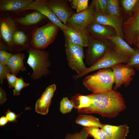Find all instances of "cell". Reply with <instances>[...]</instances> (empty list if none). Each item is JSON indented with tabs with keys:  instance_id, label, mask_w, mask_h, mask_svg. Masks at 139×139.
<instances>
[{
	"instance_id": "cell-1",
	"label": "cell",
	"mask_w": 139,
	"mask_h": 139,
	"mask_svg": "<svg viewBox=\"0 0 139 139\" xmlns=\"http://www.w3.org/2000/svg\"><path fill=\"white\" fill-rule=\"evenodd\" d=\"M92 100L88 107L77 109L80 113H94L103 117H116L126 108L125 102L120 93L110 89L89 95Z\"/></svg>"
},
{
	"instance_id": "cell-2",
	"label": "cell",
	"mask_w": 139,
	"mask_h": 139,
	"mask_svg": "<svg viewBox=\"0 0 139 139\" xmlns=\"http://www.w3.org/2000/svg\"><path fill=\"white\" fill-rule=\"evenodd\" d=\"M27 51L29 54L27 63L33 70L30 79L37 80L48 74L50 66L49 53L32 47L29 48Z\"/></svg>"
},
{
	"instance_id": "cell-3",
	"label": "cell",
	"mask_w": 139,
	"mask_h": 139,
	"mask_svg": "<svg viewBox=\"0 0 139 139\" xmlns=\"http://www.w3.org/2000/svg\"><path fill=\"white\" fill-rule=\"evenodd\" d=\"M129 58L121 54L112 45L108 48L103 56L96 62L81 73L74 76L76 79L89 73L98 70L110 68L119 63L127 64Z\"/></svg>"
},
{
	"instance_id": "cell-4",
	"label": "cell",
	"mask_w": 139,
	"mask_h": 139,
	"mask_svg": "<svg viewBox=\"0 0 139 139\" xmlns=\"http://www.w3.org/2000/svg\"><path fill=\"white\" fill-rule=\"evenodd\" d=\"M83 83L88 90L93 93L111 89L114 83L112 70L110 68L100 70L85 77Z\"/></svg>"
},
{
	"instance_id": "cell-5",
	"label": "cell",
	"mask_w": 139,
	"mask_h": 139,
	"mask_svg": "<svg viewBox=\"0 0 139 139\" xmlns=\"http://www.w3.org/2000/svg\"><path fill=\"white\" fill-rule=\"evenodd\" d=\"M59 28L51 22L33 30L30 44L34 48L43 50L55 40Z\"/></svg>"
},
{
	"instance_id": "cell-6",
	"label": "cell",
	"mask_w": 139,
	"mask_h": 139,
	"mask_svg": "<svg viewBox=\"0 0 139 139\" xmlns=\"http://www.w3.org/2000/svg\"><path fill=\"white\" fill-rule=\"evenodd\" d=\"M66 58L69 66L77 74L84 71L87 67L84 62V54L83 47L73 44L65 39Z\"/></svg>"
},
{
	"instance_id": "cell-7",
	"label": "cell",
	"mask_w": 139,
	"mask_h": 139,
	"mask_svg": "<svg viewBox=\"0 0 139 139\" xmlns=\"http://www.w3.org/2000/svg\"><path fill=\"white\" fill-rule=\"evenodd\" d=\"M111 44L108 39L98 40L89 35L86 51L87 63L90 66L94 64L103 56Z\"/></svg>"
},
{
	"instance_id": "cell-8",
	"label": "cell",
	"mask_w": 139,
	"mask_h": 139,
	"mask_svg": "<svg viewBox=\"0 0 139 139\" xmlns=\"http://www.w3.org/2000/svg\"><path fill=\"white\" fill-rule=\"evenodd\" d=\"M115 85L113 89L116 90L124 84L125 87L128 86L135 74L134 68L126 64L119 63L111 68Z\"/></svg>"
},
{
	"instance_id": "cell-9",
	"label": "cell",
	"mask_w": 139,
	"mask_h": 139,
	"mask_svg": "<svg viewBox=\"0 0 139 139\" xmlns=\"http://www.w3.org/2000/svg\"><path fill=\"white\" fill-rule=\"evenodd\" d=\"M122 29L124 39L129 45L137 44L139 37V8L133 16L123 22Z\"/></svg>"
},
{
	"instance_id": "cell-10",
	"label": "cell",
	"mask_w": 139,
	"mask_h": 139,
	"mask_svg": "<svg viewBox=\"0 0 139 139\" xmlns=\"http://www.w3.org/2000/svg\"><path fill=\"white\" fill-rule=\"evenodd\" d=\"M46 4L59 20L66 25L68 19L76 13L65 0H46Z\"/></svg>"
},
{
	"instance_id": "cell-11",
	"label": "cell",
	"mask_w": 139,
	"mask_h": 139,
	"mask_svg": "<svg viewBox=\"0 0 139 139\" xmlns=\"http://www.w3.org/2000/svg\"><path fill=\"white\" fill-rule=\"evenodd\" d=\"M63 32L65 39L71 43L83 47H87L89 34L85 29L66 25Z\"/></svg>"
},
{
	"instance_id": "cell-12",
	"label": "cell",
	"mask_w": 139,
	"mask_h": 139,
	"mask_svg": "<svg viewBox=\"0 0 139 139\" xmlns=\"http://www.w3.org/2000/svg\"><path fill=\"white\" fill-rule=\"evenodd\" d=\"M33 10L38 12L47 18L54 24L57 26L63 32L64 30L65 25L59 19L55 14L47 6L46 0H36L26 7L22 11Z\"/></svg>"
},
{
	"instance_id": "cell-13",
	"label": "cell",
	"mask_w": 139,
	"mask_h": 139,
	"mask_svg": "<svg viewBox=\"0 0 139 139\" xmlns=\"http://www.w3.org/2000/svg\"><path fill=\"white\" fill-rule=\"evenodd\" d=\"M95 11L94 6L91 3L86 10L72 16L66 25L85 29L88 25L94 22Z\"/></svg>"
},
{
	"instance_id": "cell-14",
	"label": "cell",
	"mask_w": 139,
	"mask_h": 139,
	"mask_svg": "<svg viewBox=\"0 0 139 139\" xmlns=\"http://www.w3.org/2000/svg\"><path fill=\"white\" fill-rule=\"evenodd\" d=\"M94 21L99 24L111 27L115 30L117 35L124 39L122 25L123 19L108 14L100 13L95 10L94 15Z\"/></svg>"
},
{
	"instance_id": "cell-15",
	"label": "cell",
	"mask_w": 139,
	"mask_h": 139,
	"mask_svg": "<svg viewBox=\"0 0 139 139\" xmlns=\"http://www.w3.org/2000/svg\"><path fill=\"white\" fill-rule=\"evenodd\" d=\"M85 29L91 37L98 40L108 39L117 35L115 30L112 27L94 21L88 25Z\"/></svg>"
},
{
	"instance_id": "cell-16",
	"label": "cell",
	"mask_w": 139,
	"mask_h": 139,
	"mask_svg": "<svg viewBox=\"0 0 139 139\" xmlns=\"http://www.w3.org/2000/svg\"><path fill=\"white\" fill-rule=\"evenodd\" d=\"M56 89L55 84L48 86L36 102L35 110L39 114L45 115L48 113L52 99Z\"/></svg>"
},
{
	"instance_id": "cell-17",
	"label": "cell",
	"mask_w": 139,
	"mask_h": 139,
	"mask_svg": "<svg viewBox=\"0 0 139 139\" xmlns=\"http://www.w3.org/2000/svg\"><path fill=\"white\" fill-rule=\"evenodd\" d=\"M16 30L15 21L12 18L7 17L0 20L1 35L7 44L11 45L13 43V36Z\"/></svg>"
},
{
	"instance_id": "cell-18",
	"label": "cell",
	"mask_w": 139,
	"mask_h": 139,
	"mask_svg": "<svg viewBox=\"0 0 139 139\" xmlns=\"http://www.w3.org/2000/svg\"><path fill=\"white\" fill-rule=\"evenodd\" d=\"M101 128L106 132L108 139H126L129 132V127L126 124L116 126L102 124Z\"/></svg>"
},
{
	"instance_id": "cell-19",
	"label": "cell",
	"mask_w": 139,
	"mask_h": 139,
	"mask_svg": "<svg viewBox=\"0 0 139 139\" xmlns=\"http://www.w3.org/2000/svg\"><path fill=\"white\" fill-rule=\"evenodd\" d=\"M108 39L121 54L129 59L135 52V50L120 36L116 35L110 37Z\"/></svg>"
},
{
	"instance_id": "cell-20",
	"label": "cell",
	"mask_w": 139,
	"mask_h": 139,
	"mask_svg": "<svg viewBox=\"0 0 139 139\" xmlns=\"http://www.w3.org/2000/svg\"><path fill=\"white\" fill-rule=\"evenodd\" d=\"M25 57L24 54L20 53L12 54L6 64L11 73L17 75L20 71L26 70L24 63Z\"/></svg>"
},
{
	"instance_id": "cell-21",
	"label": "cell",
	"mask_w": 139,
	"mask_h": 139,
	"mask_svg": "<svg viewBox=\"0 0 139 139\" xmlns=\"http://www.w3.org/2000/svg\"><path fill=\"white\" fill-rule=\"evenodd\" d=\"M33 0H0L1 12L22 11Z\"/></svg>"
},
{
	"instance_id": "cell-22",
	"label": "cell",
	"mask_w": 139,
	"mask_h": 139,
	"mask_svg": "<svg viewBox=\"0 0 139 139\" xmlns=\"http://www.w3.org/2000/svg\"><path fill=\"white\" fill-rule=\"evenodd\" d=\"M45 16L40 12L36 11L28 14L23 17L16 19L14 20L20 24L29 25L38 23Z\"/></svg>"
},
{
	"instance_id": "cell-23",
	"label": "cell",
	"mask_w": 139,
	"mask_h": 139,
	"mask_svg": "<svg viewBox=\"0 0 139 139\" xmlns=\"http://www.w3.org/2000/svg\"><path fill=\"white\" fill-rule=\"evenodd\" d=\"M75 122L85 127L94 126L101 128L102 124L97 118L92 115L84 114L79 115L76 119Z\"/></svg>"
},
{
	"instance_id": "cell-24",
	"label": "cell",
	"mask_w": 139,
	"mask_h": 139,
	"mask_svg": "<svg viewBox=\"0 0 139 139\" xmlns=\"http://www.w3.org/2000/svg\"><path fill=\"white\" fill-rule=\"evenodd\" d=\"M108 14L122 19L118 0H107Z\"/></svg>"
},
{
	"instance_id": "cell-25",
	"label": "cell",
	"mask_w": 139,
	"mask_h": 139,
	"mask_svg": "<svg viewBox=\"0 0 139 139\" xmlns=\"http://www.w3.org/2000/svg\"><path fill=\"white\" fill-rule=\"evenodd\" d=\"M89 135L94 139H108L107 135L103 129L97 127L91 126L84 127Z\"/></svg>"
},
{
	"instance_id": "cell-26",
	"label": "cell",
	"mask_w": 139,
	"mask_h": 139,
	"mask_svg": "<svg viewBox=\"0 0 139 139\" xmlns=\"http://www.w3.org/2000/svg\"><path fill=\"white\" fill-rule=\"evenodd\" d=\"M75 97L76 100L78 101V104L75 108L77 109L87 107L92 103V99L89 95L79 94Z\"/></svg>"
},
{
	"instance_id": "cell-27",
	"label": "cell",
	"mask_w": 139,
	"mask_h": 139,
	"mask_svg": "<svg viewBox=\"0 0 139 139\" xmlns=\"http://www.w3.org/2000/svg\"><path fill=\"white\" fill-rule=\"evenodd\" d=\"M88 0H69L68 1L72 8L79 13L86 10L88 7Z\"/></svg>"
},
{
	"instance_id": "cell-28",
	"label": "cell",
	"mask_w": 139,
	"mask_h": 139,
	"mask_svg": "<svg viewBox=\"0 0 139 139\" xmlns=\"http://www.w3.org/2000/svg\"><path fill=\"white\" fill-rule=\"evenodd\" d=\"M74 107L73 101L70 100L67 97H63L60 102V110L63 114L71 112Z\"/></svg>"
},
{
	"instance_id": "cell-29",
	"label": "cell",
	"mask_w": 139,
	"mask_h": 139,
	"mask_svg": "<svg viewBox=\"0 0 139 139\" xmlns=\"http://www.w3.org/2000/svg\"><path fill=\"white\" fill-rule=\"evenodd\" d=\"M121 2L123 8L127 12L136 11L138 8V0H122Z\"/></svg>"
},
{
	"instance_id": "cell-30",
	"label": "cell",
	"mask_w": 139,
	"mask_h": 139,
	"mask_svg": "<svg viewBox=\"0 0 139 139\" xmlns=\"http://www.w3.org/2000/svg\"><path fill=\"white\" fill-rule=\"evenodd\" d=\"M91 3L95 11L101 13L108 14L107 0H93Z\"/></svg>"
},
{
	"instance_id": "cell-31",
	"label": "cell",
	"mask_w": 139,
	"mask_h": 139,
	"mask_svg": "<svg viewBox=\"0 0 139 139\" xmlns=\"http://www.w3.org/2000/svg\"><path fill=\"white\" fill-rule=\"evenodd\" d=\"M30 85V83H25L22 77L18 78L13 90V95H20L22 90L24 88Z\"/></svg>"
},
{
	"instance_id": "cell-32",
	"label": "cell",
	"mask_w": 139,
	"mask_h": 139,
	"mask_svg": "<svg viewBox=\"0 0 139 139\" xmlns=\"http://www.w3.org/2000/svg\"><path fill=\"white\" fill-rule=\"evenodd\" d=\"M27 39V36L23 32L16 31L13 36V43L18 45L23 46L25 43Z\"/></svg>"
},
{
	"instance_id": "cell-33",
	"label": "cell",
	"mask_w": 139,
	"mask_h": 139,
	"mask_svg": "<svg viewBox=\"0 0 139 139\" xmlns=\"http://www.w3.org/2000/svg\"><path fill=\"white\" fill-rule=\"evenodd\" d=\"M89 136L86 130L84 127L79 132L73 134H67L65 139H87Z\"/></svg>"
},
{
	"instance_id": "cell-34",
	"label": "cell",
	"mask_w": 139,
	"mask_h": 139,
	"mask_svg": "<svg viewBox=\"0 0 139 139\" xmlns=\"http://www.w3.org/2000/svg\"><path fill=\"white\" fill-rule=\"evenodd\" d=\"M127 64L139 71V49L135 50L134 53L129 59Z\"/></svg>"
},
{
	"instance_id": "cell-35",
	"label": "cell",
	"mask_w": 139,
	"mask_h": 139,
	"mask_svg": "<svg viewBox=\"0 0 139 139\" xmlns=\"http://www.w3.org/2000/svg\"><path fill=\"white\" fill-rule=\"evenodd\" d=\"M11 73L10 69L6 65L0 63V84H2L4 80H6L7 75Z\"/></svg>"
},
{
	"instance_id": "cell-36",
	"label": "cell",
	"mask_w": 139,
	"mask_h": 139,
	"mask_svg": "<svg viewBox=\"0 0 139 139\" xmlns=\"http://www.w3.org/2000/svg\"><path fill=\"white\" fill-rule=\"evenodd\" d=\"M12 54L5 50H0V63L6 65V64Z\"/></svg>"
},
{
	"instance_id": "cell-37",
	"label": "cell",
	"mask_w": 139,
	"mask_h": 139,
	"mask_svg": "<svg viewBox=\"0 0 139 139\" xmlns=\"http://www.w3.org/2000/svg\"><path fill=\"white\" fill-rule=\"evenodd\" d=\"M5 114L9 122L11 123L17 122L16 119L20 116L19 114H16L14 112L11 111L9 109L6 111Z\"/></svg>"
},
{
	"instance_id": "cell-38",
	"label": "cell",
	"mask_w": 139,
	"mask_h": 139,
	"mask_svg": "<svg viewBox=\"0 0 139 139\" xmlns=\"http://www.w3.org/2000/svg\"><path fill=\"white\" fill-rule=\"evenodd\" d=\"M18 78L16 75L12 73H9L7 75L6 80L7 82L8 87L10 88H14Z\"/></svg>"
},
{
	"instance_id": "cell-39",
	"label": "cell",
	"mask_w": 139,
	"mask_h": 139,
	"mask_svg": "<svg viewBox=\"0 0 139 139\" xmlns=\"http://www.w3.org/2000/svg\"><path fill=\"white\" fill-rule=\"evenodd\" d=\"M6 94L5 91L2 87L0 88V104L2 105L7 100Z\"/></svg>"
},
{
	"instance_id": "cell-40",
	"label": "cell",
	"mask_w": 139,
	"mask_h": 139,
	"mask_svg": "<svg viewBox=\"0 0 139 139\" xmlns=\"http://www.w3.org/2000/svg\"><path fill=\"white\" fill-rule=\"evenodd\" d=\"M9 122L5 116H2L0 118V126H4Z\"/></svg>"
},
{
	"instance_id": "cell-41",
	"label": "cell",
	"mask_w": 139,
	"mask_h": 139,
	"mask_svg": "<svg viewBox=\"0 0 139 139\" xmlns=\"http://www.w3.org/2000/svg\"><path fill=\"white\" fill-rule=\"evenodd\" d=\"M137 46L139 48V37H138L137 40Z\"/></svg>"
},
{
	"instance_id": "cell-42",
	"label": "cell",
	"mask_w": 139,
	"mask_h": 139,
	"mask_svg": "<svg viewBox=\"0 0 139 139\" xmlns=\"http://www.w3.org/2000/svg\"><path fill=\"white\" fill-rule=\"evenodd\" d=\"M138 8H139V4H138Z\"/></svg>"
}]
</instances>
